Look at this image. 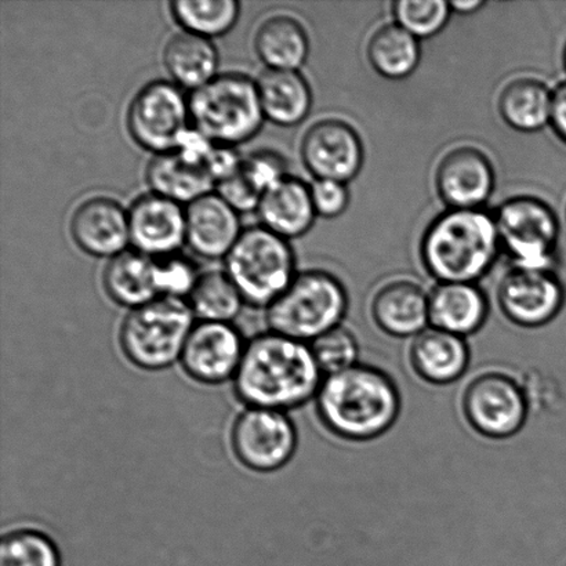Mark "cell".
<instances>
[{
  "label": "cell",
  "instance_id": "6da1fadb",
  "mask_svg": "<svg viewBox=\"0 0 566 566\" xmlns=\"http://www.w3.org/2000/svg\"><path fill=\"white\" fill-rule=\"evenodd\" d=\"M324 377L308 343L269 331L248 342L232 382L247 407L287 413L315 398Z\"/></svg>",
  "mask_w": 566,
  "mask_h": 566
},
{
  "label": "cell",
  "instance_id": "7a4b0ae2",
  "mask_svg": "<svg viewBox=\"0 0 566 566\" xmlns=\"http://www.w3.org/2000/svg\"><path fill=\"white\" fill-rule=\"evenodd\" d=\"M321 423L342 440L365 442L386 434L401 412V396L390 376L357 364L327 375L315 397Z\"/></svg>",
  "mask_w": 566,
  "mask_h": 566
},
{
  "label": "cell",
  "instance_id": "3957f363",
  "mask_svg": "<svg viewBox=\"0 0 566 566\" xmlns=\"http://www.w3.org/2000/svg\"><path fill=\"white\" fill-rule=\"evenodd\" d=\"M495 216L485 209H447L427 227L420 260L438 283H475L501 256Z\"/></svg>",
  "mask_w": 566,
  "mask_h": 566
},
{
  "label": "cell",
  "instance_id": "277c9868",
  "mask_svg": "<svg viewBox=\"0 0 566 566\" xmlns=\"http://www.w3.org/2000/svg\"><path fill=\"white\" fill-rule=\"evenodd\" d=\"M188 105L193 129L218 146L251 140L265 120L258 82L237 72L218 75L191 92Z\"/></svg>",
  "mask_w": 566,
  "mask_h": 566
},
{
  "label": "cell",
  "instance_id": "5b68a950",
  "mask_svg": "<svg viewBox=\"0 0 566 566\" xmlns=\"http://www.w3.org/2000/svg\"><path fill=\"white\" fill-rule=\"evenodd\" d=\"M193 316L187 300L159 297L133 308L119 327V347L136 368L160 371L180 363Z\"/></svg>",
  "mask_w": 566,
  "mask_h": 566
},
{
  "label": "cell",
  "instance_id": "8992f818",
  "mask_svg": "<svg viewBox=\"0 0 566 566\" xmlns=\"http://www.w3.org/2000/svg\"><path fill=\"white\" fill-rule=\"evenodd\" d=\"M265 310L270 331L310 344L342 325L348 310V293L336 275L305 270Z\"/></svg>",
  "mask_w": 566,
  "mask_h": 566
},
{
  "label": "cell",
  "instance_id": "52a82bcc",
  "mask_svg": "<svg viewBox=\"0 0 566 566\" xmlns=\"http://www.w3.org/2000/svg\"><path fill=\"white\" fill-rule=\"evenodd\" d=\"M226 273L245 303L269 308L297 275L296 259L285 238L251 227L226 258Z\"/></svg>",
  "mask_w": 566,
  "mask_h": 566
},
{
  "label": "cell",
  "instance_id": "ba28073f",
  "mask_svg": "<svg viewBox=\"0 0 566 566\" xmlns=\"http://www.w3.org/2000/svg\"><path fill=\"white\" fill-rule=\"evenodd\" d=\"M495 216L502 252L512 268L554 271L557 264L559 219L551 205L518 196L499 205Z\"/></svg>",
  "mask_w": 566,
  "mask_h": 566
},
{
  "label": "cell",
  "instance_id": "9c48e42d",
  "mask_svg": "<svg viewBox=\"0 0 566 566\" xmlns=\"http://www.w3.org/2000/svg\"><path fill=\"white\" fill-rule=\"evenodd\" d=\"M191 122L188 98L176 83L149 82L133 97L126 125L133 140L154 155L174 151Z\"/></svg>",
  "mask_w": 566,
  "mask_h": 566
},
{
  "label": "cell",
  "instance_id": "30bf717a",
  "mask_svg": "<svg viewBox=\"0 0 566 566\" xmlns=\"http://www.w3.org/2000/svg\"><path fill=\"white\" fill-rule=\"evenodd\" d=\"M232 452L243 468L254 473H275L296 453L298 436L286 412L247 407L230 432Z\"/></svg>",
  "mask_w": 566,
  "mask_h": 566
},
{
  "label": "cell",
  "instance_id": "8fae6325",
  "mask_svg": "<svg viewBox=\"0 0 566 566\" xmlns=\"http://www.w3.org/2000/svg\"><path fill=\"white\" fill-rule=\"evenodd\" d=\"M462 409L471 429L491 440L518 434L528 418V399L513 376L488 370L465 386Z\"/></svg>",
  "mask_w": 566,
  "mask_h": 566
},
{
  "label": "cell",
  "instance_id": "7c38bea8",
  "mask_svg": "<svg viewBox=\"0 0 566 566\" xmlns=\"http://www.w3.org/2000/svg\"><path fill=\"white\" fill-rule=\"evenodd\" d=\"M216 146L218 144L192 127L174 151L154 155L146 169L151 192L180 205H190L212 193L216 180L210 158Z\"/></svg>",
  "mask_w": 566,
  "mask_h": 566
},
{
  "label": "cell",
  "instance_id": "4fadbf2b",
  "mask_svg": "<svg viewBox=\"0 0 566 566\" xmlns=\"http://www.w3.org/2000/svg\"><path fill=\"white\" fill-rule=\"evenodd\" d=\"M300 157L314 180L357 179L365 164L363 138L353 125L337 118L316 120L304 133Z\"/></svg>",
  "mask_w": 566,
  "mask_h": 566
},
{
  "label": "cell",
  "instance_id": "5bb4252c",
  "mask_svg": "<svg viewBox=\"0 0 566 566\" xmlns=\"http://www.w3.org/2000/svg\"><path fill=\"white\" fill-rule=\"evenodd\" d=\"M496 300L512 324L534 329L551 324L563 310L565 287L556 271L512 268L499 281Z\"/></svg>",
  "mask_w": 566,
  "mask_h": 566
},
{
  "label": "cell",
  "instance_id": "9a60e30c",
  "mask_svg": "<svg viewBox=\"0 0 566 566\" xmlns=\"http://www.w3.org/2000/svg\"><path fill=\"white\" fill-rule=\"evenodd\" d=\"M247 344L232 324L198 322L182 349L181 368L201 385H224L235 379Z\"/></svg>",
  "mask_w": 566,
  "mask_h": 566
},
{
  "label": "cell",
  "instance_id": "2e32d148",
  "mask_svg": "<svg viewBox=\"0 0 566 566\" xmlns=\"http://www.w3.org/2000/svg\"><path fill=\"white\" fill-rule=\"evenodd\" d=\"M434 186L448 209H484L495 192V166L481 148L463 144L442 155Z\"/></svg>",
  "mask_w": 566,
  "mask_h": 566
},
{
  "label": "cell",
  "instance_id": "e0dca14e",
  "mask_svg": "<svg viewBox=\"0 0 566 566\" xmlns=\"http://www.w3.org/2000/svg\"><path fill=\"white\" fill-rule=\"evenodd\" d=\"M130 242L149 258L174 256L187 243L186 210L171 199L147 193L129 209Z\"/></svg>",
  "mask_w": 566,
  "mask_h": 566
},
{
  "label": "cell",
  "instance_id": "ac0fdd59",
  "mask_svg": "<svg viewBox=\"0 0 566 566\" xmlns=\"http://www.w3.org/2000/svg\"><path fill=\"white\" fill-rule=\"evenodd\" d=\"M70 231L76 247L88 256L114 259L132 243L129 210L111 198L87 199L72 214Z\"/></svg>",
  "mask_w": 566,
  "mask_h": 566
},
{
  "label": "cell",
  "instance_id": "d6986e66",
  "mask_svg": "<svg viewBox=\"0 0 566 566\" xmlns=\"http://www.w3.org/2000/svg\"><path fill=\"white\" fill-rule=\"evenodd\" d=\"M187 243L198 256L226 259L242 235L240 214L218 192L188 205Z\"/></svg>",
  "mask_w": 566,
  "mask_h": 566
},
{
  "label": "cell",
  "instance_id": "ffe728a7",
  "mask_svg": "<svg viewBox=\"0 0 566 566\" xmlns=\"http://www.w3.org/2000/svg\"><path fill=\"white\" fill-rule=\"evenodd\" d=\"M370 314L386 335L415 338L430 324L429 293L415 281H388L371 297Z\"/></svg>",
  "mask_w": 566,
  "mask_h": 566
},
{
  "label": "cell",
  "instance_id": "44dd1931",
  "mask_svg": "<svg viewBox=\"0 0 566 566\" xmlns=\"http://www.w3.org/2000/svg\"><path fill=\"white\" fill-rule=\"evenodd\" d=\"M256 212L264 229L287 241L307 234L318 218L310 186L291 175L264 193Z\"/></svg>",
  "mask_w": 566,
  "mask_h": 566
},
{
  "label": "cell",
  "instance_id": "7402d4cb",
  "mask_svg": "<svg viewBox=\"0 0 566 566\" xmlns=\"http://www.w3.org/2000/svg\"><path fill=\"white\" fill-rule=\"evenodd\" d=\"M429 302L432 327L460 337L479 332L490 314V302L476 283H438Z\"/></svg>",
  "mask_w": 566,
  "mask_h": 566
},
{
  "label": "cell",
  "instance_id": "603a6c76",
  "mask_svg": "<svg viewBox=\"0 0 566 566\" xmlns=\"http://www.w3.org/2000/svg\"><path fill=\"white\" fill-rule=\"evenodd\" d=\"M409 359L420 379L446 386L458 381L468 370L470 348L464 337L431 326L413 338Z\"/></svg>",
  "mask_w": 566,
  "mask_h": 566
},
{
  "label": "cell",
  "instance_id": "cb8c5ba5",
  "mask_svg": "<svg viewBox=\"0 0 566 566\" xmlns=\"http://www.w3.org/2000/svg\"><path fill=\"white\" fill-rule=\"evenodd\" d=\"M258 91L264 118L282 127L302 124L313 108V91L300 71L265 70Z\"/></svg>",
  "mask_w": 566,
  "mask_h": 566
},
{
  "label": "cell",
  "instance_id": "d4e9b609",
  "mask_svg": "<svg viewBox=\"0 0 566 566\" xmlns=\"http://www.w3.org/2000/svg\"><path fill=\"white\" fill-rule=\"evenodd\" d=\"M553 88L535 76H517L502 87L497 113L513 130L537 133L551 125Z\"/></svg>",
  "mask_w": 566,
  "mask_h": 566
},
{
  "label": "cell",
  "instance_id": "484cf974",
  "mask_svg": "<svg viewBox=\"0 0 566 566\" xmlns=\"http://www.w3.org/2000/svg\"><path fill=\"white\" fill-rule=\"evenodd\" d=\"M103 285L108 297L129 310L160 297L155 259L137 251H126L109 260Z\"/></svg>",
  "mask_w": 566,
  "mask_h": 566
},
{
  "label": "cell",
  "instance_id": "4316f807",
  "mask_svg": "<svg viewBox=\"0 0 566 566\" xmlns=\"http://www.w3.org/2000/svg\"><path fill=\"white\" fill-rule=\"evenodd\" d=\"M164 65L177 86L193 92L218 76V49L210 39L175 33L165 44Z\"/></svg>",
  "mask_w": 566,
  "mask_h": 566
},
{
  "label": "cell",
  "instance_id": "83f0119b",
  "mask_svg": "<svg viewBox=\"0 0 566 566\" xmlns=\"http://www.w3.org/2000/svg\"><path fill=\"white\" fill-rule=\"evenodd\" d=\"M310 48L304 25L287 14L269 17L254 35V50L268 70L298 71L308 59Z\"/></svg>",
  "mask_w": 566,
  "mask_h": 566
},
{
  "label": "cell",
  "instance_id": "f1b7e54d",
  "mask_svg": "<svg viewBox=\"0 0 566 566\" xmlns=\"http://www.w3.org/2000/svg\"><path fill=\"white\" fill-rule=\"evenodd\" d=\"M366 59L377 74L388 81H403L415 74L421 61L419 39L397 22L385 24L371 33L366 43Z\"/></svg>",
  "mask_w": 566,
  "mask_h": 566
},
{
  "label": "cell",
  "instance_id": "f546056e",
  "mask_svg": "<svg viewBox=\"0 0 566 566\" xmlns=\"http://www.w3.org/2000/svg\"><path fill=\"white\" fill-rule=\"evenodd\" d=\"M187 303L198 322L232 324L245 300L226 271H208L199 275Z\"/></svg>",
  "mask_w": 566,
  "mask_h": 566
},
{
  "label": "cell",
  "instance_id": "4dcf8cb0",
  "mask_svg": "<svg viewBox=\"0 0 566 566\" xmlns=\"http://www.w3.org/2000/svg\"><path fill=\"white\" fill-rule=\"evenodd\" d=\"M170 13L182 30L212 39L226 35L240 19L237 0H175Z\"/></svg>",
  "mask_w": 566,
  "mask_h": 566
},
{
  "label": "cell",
  "instance_id": "1f68e13d",
  "mask_svg": "<svg viewBox=\"0 0 566 566\" xmlns=\"http://www.w3.org/2000/svg\"><path fill=\"white\" fill-rule=\"evenodd\" d=\"M0 566H61V554L46 532L15 528L0 541Z\"/></svg>",
  "mask_w": 566,
  "mask_h": 566
},
{
  "label": "cell",
  "instance_id": "d6a6232c",
  "mask_svg": "<svg viewBox=\"0 0 566 566\" xmlns=\"http://www.w3.org/2000/svg\"><path fill=\"white\" fill-rule=\"evenodd\" d=\"M452 14L448 0H398L392 3L394 20L419 41L446 30Z\"/></svg>",
  "mask_w": 566,
  "mask_h": 566
},
{
  "label": "cell",
  "instance_id": "836d02e7",
  "mask_svg": "<svg viewBox=\"0 0 566 566\" xmlns=\"http://www.w3.org/2000/svg\"><path fill=\"white\" fill-rule=\"evenodd\" d=\"M316 363L325 376L357 365L359 346L357 337L343 325L310 343Z\"/></svg>",
  "mask_w": 566,
  "mask_h": 566
},
{
  "label": "cell",
  "instance_id": "e575fe53",
  "mask_svg": "<svg viewBox=\"0 0 566 566\" xmlns=\"http://www.w3.org/2000/svg\"><path fill=\"white\" fill-rule=\"evenodd\" d=\"M155 275L160 297L187 300L201 274L190 260L174 254L155 259Z\"/></svg>",
  "mask_w": 566,
  "mask_h": 566
},
{
  "label": "cell",
  "instance_id": "d590c367",
  "mask_svg": "<svg viewBox=\"0 0 566 566\" xmlns=\"http://www.w3.org/2000/svg\"><path fill=\"white\" fill-rule=\"evenodd\" d=\"M241 170L262 196L289 176L286 159L270 149L248 155L242 160Z\"/></svg>",
  "mask_w": 566,
  "mask_h": 566
},
{
  "label": "cell",
  "instance_id": "8d00e7d4",
  "mask_svg": "<svg viewBox=\"0 0 566 566\" xmlns=\"http://www.w3.org/2000/svg\"><path fill=\"white\" fill-rule=\"evenodd\" d=\"M311 188L316 216L332 220L346 213L352 201L348 185L335 180H314Z\"/></svg>",
  "mask_w": 566,
  "mask_h": 566
},
{
  "label": "cell",
  "instance_id": "74e56055",
  "mask_svg": "<svg viewBox=\"0 0 566 566\" xmlns=\"http://www.w3.org/2000/svg\"><path fill=\"white\" fill-rule=\"evenodd\" d=\"M216 192L224 199L230 207L234 208L238 213L252 212L258 210L262 193L254 188L242 174L241 168L230 176L229 179L220 181L216 187Z\"/></svg>",
  "mask_w": 566,
  "mask_h": 566
},
{
  "label": "cell",
  "instance_id": "f35d334b",
  "mask_svg": "<svg viewBox=\"0 0 566 566\" xmlns=\"http://www.w3.org/2000/svg\"><path fill=\"white\" fill-rule=\"evenodd\" d=\"M551 126L559 140L566 144V81L553 88Z\"/></svg>",
  "mask_w": 566,
  "mask_h": 566
},
{
  "label": "cell",
  "instance_id": "ab89813d",
  "mask_svg": "<svg viewBox=\"0 0 566 566\" xmlns=\"http://www.w3.org/2000/svg\"><path fill=\"white\" fill-rule=\"evenodd\" d=\"M453 14L470 15L479 13L482 8H485L486 3L482 0H452L449 2Z\"/></svg>",
  "mask_w": 566,
  "mask_h": 566
},
{
  "label": "cell",
  "instance_id": "60d3db41",
  "mask_svg": "<svg viewBox=\"0 0 566 566\" xmlns=\"http://www.w3.org/2000/svg\"><path fill=\"white\" fill-rule=\"evenodd\" d=\"M564 64H565V70H566V46H565V50H564Z\"/></svg>",
  "mask_w": 566,
  "mask_h": 566
}]
</instances>
